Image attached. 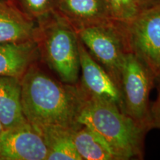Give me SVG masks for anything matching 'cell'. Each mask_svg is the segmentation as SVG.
Masks as SVG:
<instances>
[{
  "label": "cell",
  "instance_id": "cell-1",
  "mask_svg": "<svg viewBox=\"0 0 160 160\" xmlns=\"http://www.w3.org/2000/svg\"><path fill=\"white\" fill-rule=\"evenodd\" d=\"M24 115L33 128L59 126L74 130L85 92L79 82H62L48 74L37 62L21 79Z\"/></svg>",
  "mask_w": 160,
  "mask_h": 160
},
{
  "label": "cell",
  "instance_id": "cell-2",
  "mask_svg": "<svg viewBox=\"0 0 160 160\" xmlns=\"http://www.w3.org/2000/svg\"><path fill=\"white\" fill-rule=\"evenodd\" d=\"M78 122L94 131L116 160L143 159L144 141L148 131L115 105L85 92Z\"/></svg>",
  "mask_w": 160,
  "mask_h": 160
},
{
  "label": "cell",
  "instance_id": "cell-3",
  "mask_svg": "<svg viewBox=\"0 0 160 160\" xmlns=\"http://www.w3.org/2000/svg\"><path fill=\"white\" fill-rule=\"evenodd\" d=\"M37 42L39 58L62 82L79 81L78 35L67 20L56 11L37 21Z\"/></svg>",
  "mask_w": 160,
  "mask_h": 160
},
{
  "label": "cell",
  "instance_id": "cell-4",
  "mask_svg": "<svg viewBox=\"0 0 160 160\" xmlns=\"http://www.w3.org/2000/svg\"><path fill=\"white\" fill-rule=\"evenodd\" d=\"M78 37L92 57L99 64L121 89L122 68L130 52L125 24L108 20L83 28Z\"/></svg>",
  "mask_w": 160,
  "mask_h": 160
},
{
  "label": "cell",
  "instance_id": "cell-5",
  "mask_svg": "<svg viewBox=\"0 0 160 160\" xmlns=\"http://www.w3.org/2000/svg\"><path fill=\"white\" fill-rule=\"evenodd\" d=\"M156 78L134 54H126L122 68L121 91L128 116L148 131L152 127L149 96Z\"/></svg>",
  "mask_w": 160,
  "mask_h": 160
},
{
  "label": "cell",
  "instance_id": "cell-6",
  "mask_svg": "<svg viewBox=\"0 0 160 160\" xmlns=\"http://www.w3.org/2000/svg\"><path fill=\"white\" fill-rule=\"evenodd\" d=\"M125 24L130 52L160 81V3L143 9Z\"/></svg>",
  "mask_w": 160,
  "mask_h": 160
},
{
  "label": "cell",
  "instance_id": "cell-7",
  "mask_svg": "<svg viewBox=\"0 0 160 160\" xmlns=\"http://www.w3.org/2000/svg\"><path fill=\"white\" fill-rule=\"evenodd\" d=\"M78 50L81 73L79 82L82 88L88 95L108 102L125 113L120 88L108 72L91 57L79 39Z\"/></svg>",
  "mask_w": 160,
  "mask_h": 160
},
{
  "label": "cell",
  "instance_id": "cell-8",
  "mask_svg": "<svg viewBox=\"0 0 160 160\" xmlns=\"http://www.w3.org/2000/svg\"><path fill=\"white\" fill-rule=\"evenodd\" d=\"M47 154L42 137L29 122L0 134V160H46Z\"/></svg>",
  "mask_w": 160,
  "mask_h": 160
},
{
  "label": "cell",
  "instance_id": "cell-9",
  "mask_svg": "<svg viewBox=\"0 0 160 160\" xmlns=\"http://www.w3.org/2000/svg\"><path fill=\"white\" fill-rule=\"evenodd\" d=\"M55 11L76 31L112 19L105 0H58Z\"/></svg>",
  "mask_w": 160,
  "mask_h": 160
},
{
  "label": "cell",
  "instance_id": "cell-10",
  "mask_svg": "<svg viewBox=\"0 0 160 160\" xmlns=\"http://www.w3.org/2000/svg\"><path fill=\"white\" fill-rule=\"evenodd\" d=\"M37 22L20 10L12 0H0V43L35 40Z\"/></svg>",
  "mask_w": 160,
  "mask_h": 160
},
{
  "label": "cell",
  "instance_id": "cell-11",
  "mask_svg": "<svg viewBox=\"0 0 160 160\" xmlns=\"http://www.w3.org/2000/svg\"><path fill=\"white\" fill-rule=\"evenodd\" d=\"M39 59L35 40L0 43V77L21 79L27 70Z\"/></svg>",
  "mask_w": 160,
  "mask_h": 160
},
{
  "label": "cell",
  "instance_id": "cell-12",
  "mask_svg": "<svg viewBox=\"0 0 160 160\" xmlns=\"http://www.w3.org/2000/svg\"><path fill=\"white\" fill-rule=\"evenodd\" d=\"M21 79L0 77V122L4 130L28 122L21 98Z\"/></svg>",
  "mask_w": 160,
  "mask_h": 160
},
{
  "label": "cell",
  "instance_id": "cell-13",
  "mask_svg": "<svg viewBox=\"0 0 160 160\" xmlns=\"http://www.w3.org/2000/svg\"><path fill=\"white\" fill-rule=\"evenodd\" d=\"M34 128L45 143L48 150L46 160H82L72 140L73 130L59 126Z\"/></svg>",
  "mask_w": 160,
  "mask_h": 160
},
{
  "label": "cell",
  "instance_id": "cell-14",
  "mask_svg": "<svg viewBox=\"0 0 160 160\" xmlns=\"http://www.w3.org/2000/svg\"><path fill=\"white\" fill-rule=\"evenodd\" d=\"M71 137L82 160H116L102 139L88 126L80 125L72 131Z\"/></svg>",
  "mask_w": 160,
  "mask_h": 160
},
{
  "label": "cell",
  "instance_id": "cell-15",
  "mask_svg": "<svg viewBox=\"0 0 160 160\" xmlns=\"http://www.w3.org/2000/svg\"><path fill=\"white\" fill-rule=\"evenodd\" d=\"M112 19L128 23L145 9L140 0H105Z\"/></svg>",
  "mask_w": 160,
  "mask_h": 160
},
{
  "label": "cell",
  "instance_id": "cell-16",
  "mask_svg": "<svg viewBox=\"0 0 160 160\" xmlns=\"http://www.w3.org/2000/svg\"><path fill=\"white\" fill-rule=\"evenodd\" d=\"M26 15L39 21L55 11L58 0H12Z\"/></svg>",
  "mask_w": 160,
  "mask_h": 160
},
{
  "label": "cell",
  "instance_id": "cell-17",
  "mask_svg": "<svg viewBox=\"0 0 160 160\" xmlns=\"http://www.w3.org/2000/svg\"><path fill=\"white\" fill-rule=\"evenodd\" d=\"M157 99L151 107V117L153 128L160 129V81Z\"/></svg>",
  "mask_w": 160,
  "mask_h": 160
},
{
  "label": "cell",
  "instance_id": "cell-18",
  "mask_svg": "<svg viewBox=\"0 0 160 160\" xmlns=\"http://www.w3.org/2000/svg\"><path fill=\"white\" fill-rule=\"evenodd\" d=\"M144 8L160 3V0H140Z\"/></svg>",
  "mask_w": 160,
  "mask_h": 160
},
{
  "label": "cell",
  "instance_id": "cell-19",
  "mask_svg": "<svg viewBox=\"0 0 160 160\" xmlns=\"http://www.w3.org/2000/svg\"><path fill=\"white\" fill-rule=\"evenodd\" d=\"M3 131H4V128H3L1 122H0V134H1V133H2Z\"/></svg>",
  "mask_w": 160,
  "mask_h": 160
}]
</instances>
